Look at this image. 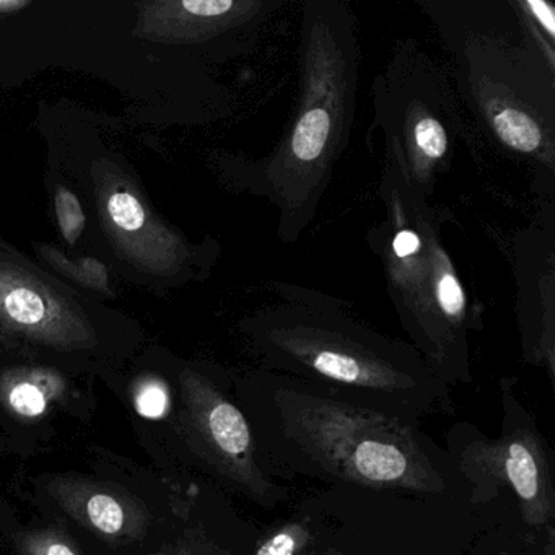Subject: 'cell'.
Returning a JSON list of instances; mask_svg holds the SVG:
<instances>
[{"instance_id": "8fae6325", "label": "cell", "mask_w": 555, "mask_h": 555, "mask_svg": "<svg viewBox=\"0 0 555 555\" xmlns=\"http://www.w3.org/2000/svg\"><path fill=\"white\" fill-rule=\"evenodd\" d=\"M513 272L518 295L516 317L522 352L532 365L554 379V230L552 222L516 236L512 246Z\"/></svg>"}, {"instance_id": "44dd1931", "label": "cell", "mask_w": 555, "mask_h": 555, "mask_svg": "<svg viewBox=\"0 0 555 555\" xmlns=\"http://www.w3.org/2000/svg\"><path fill=\"white\" fill-rule=\"evenodd\" d=\"M27 5L28 2H25V0H0V14H12V12L21 11Z\"/></svg>"}, {"instance_id": "7402d4cb", "label": "cell", "mask_w": 555, "mask_h": 555, "mask_svg": "<svg viewBox=\"0 0 555 555\" xmlns=\"http://www.w3.org/2000/svg\"><path fill=\"white\" fill-rule=\"evenodd\" d=\"M178 555H196V554H193V552L188 551V548H183V551H180V554H178Z\"/></svg>"}, {"instance_id": "3957f363", "label": "cell", "mask_w": 555, "mask_h": 555, "mask_svg": "<svg viewBox=\"0 0 555 555\" xmlns=\"http://www.w3.org/2000/svg\"><path fill=\"white\" fill-rule=\"evenodd\" d=\"M269 291L272 300L242 323L249 350L262 365L391 404L428 409L447 398V383L411 344L366 326L343 301L287 282H275Z\"/></svg>"}, {"instance_id": "5bb4252c", "label": "cell", "mask_w": 555, "mask_h": 555, "mask_svg": "<svg viewBox=\"0 0 555 555\" xmlns=\"http://www.w3.org/2000/svg\"><path fill=\"white\" fill-rule=\"evenodd\" d=\"M66 392V378L48 366H17L0 375V405L21 422L47 417Z\"/></svg>"}, {"instance_id": "603a6c76", "label": "cell", "mask_w": 555, "mask_h": 555, "mask_svg": "<svg viewBox=\"0 0 555 555\" xmlns=\"http://www.w3.org/2000/svg\"><path fill=\"white\" fill-rule=\"evenodd\" d=\"M327 555H339L337 552H327Z\"/></svg>"}, {"instance_id": "52a82bcc", "label": "cell", "mask_w": 555, "mask_h": 555, "mask_svg": "<svg viewBox=\"0 0 555 555\" xmlns=\"http://www.w3.org/2000/svg\"><path fill=\"white\" fill-rule=\"evenodd\" d=\"M515 424H505L495 440H476L461 453V470L473 483L479 500L512 490L526 525L552 528L555 493L544 441L531 424L519 421V411L508 404Z\"/></svg>"}, {"instance_id": "ffe728a7", "label": "cell", "mask_w": 555, "mask_h": 555, "mask_svg": "<svg viewBox=\"0 0 555 555\" xmlns=\"http://www.w3.org/2000/svg\"><path fill=\"white\" fill-rule=\"evenodd\" d=\"M522 11L539 34L555 41V9L545 0H521Z\"/></svg>"}, {"instance_id": "ba28073f", "label": "cell", "mask_w": 555, "mask_h": 555, "mask_svg": "<svg viewBox=\"0 0 555 555\" xmlns=\"http://www.w3.org/2000/svg\"><path fill=\"white\" fill-rule=\"evenodd\" d=\"M0 334L60 350L90 349L96 336L86 313L50 282L0 256Z\"/></svg>"}, {"instance_id": "277c9868", "label": "cell", "mask_w": 555, "mask_h": 555, "mask_svg": "<svg viewBox=\"0 0 555 555\" xmlns=\"http://www.w3.org/2000/svg\"><path fill=\"white\" fill-rule=\"evenodd\" d=\"M383 160L385 217L370 229L366 242L412 347L441 382H467L469 337L482 327V311L469 300L443 243L441 229L451 214L418 193L395 158Z\"/></svg>"}, {"instance_id": "4fadbf2b", "label": "cell", "mask_w": 555, "mask_h": 555, "mask_svg": "<svg viewBox=\"0 0 555 555\" xmlns=\"http://www.w3.org/2000/svg\"><path fill=\"white\" fill-rule=\"evenodd\" d=\"M54 502L74 521L108 542H132L149 528L147 508L121 487L76 477H56L48 486Z\"/></svg>"}, {"instance_id": "9c48e42d", "label": "cell", "mask_w": 555, "mask_h": 555, "mask_svg": "<svg viewBox=\"0 0 555 555\" xmlns=\"http://www.w3.org/2000/svg\"><path fill=\"white\" fill-rule=\"evenodd\" d=\"M180 385L188 425L207 460L249 495L269 500L272 483L256 460L255 440L243 412L194 370L181 372Z\"/></svg>"}, {"instance_id": "d6986e66", "label": "cell", "mask_w": 555, "mask_h": 555, "mask_svg": "<svg viewBox=\"0 0 555 555\" xmlns=\"http://www.w3.org/2000/svg\"><path fill=\"white\" fill-rule=\"evenodd\" d=\"M310 539L307 526L292 522L259 545L256 555H297Z\"/></svg>"}, {"instance_id": "5b68a950", "label": "cell", "mask_w": 555, "mask_h": 555, "mask_svg": "<svg viewBox=\"0 0 555 555\" xmlns=\"http://www.w3.org/2000/svg\"><path fill=\"white\" fill-rule=\"evenodd\" d=\"M272 402L285 437L337 479L375 490H443L418 438L395 415L291 386H278Z\"/></svg>"}, {"instance_id": "30bf717a", "label": "cell", "mask_w": 555, "mask_h": 555, "mask_svg": "<svg viewBox=\"0 0 555 555\" xmlns=\"http://www.w3.org/2000/svg\"><path fill=\"white\" fill-rule=\"evenodd\" d=\"M281 0H158L139 5L135 35L155 43H212L220 38L256 44Z\"/></svg>"}, {"instance_id": "6da1fadb", "label": "cell", "mask_w": 555, "mask_h": 555, "mask_svg": "<svg viewBox=\"0 0 555 555\" xmlns=\"http://www.w3.org/2000/svg\"><path fill=\"white\" fill-rule=\"evenodd\" d=\"M300 95L271 152L232 158L230 183L278 214V235L295 243L313 225L349 147L360 80L359 27L344 0H305L298 44Z\"/></svg>"}, {"instance_id": "8992f818", "label": "cell", "mask_w": 555, "mask_h": 555, "mask_svg": "<svg viewBox=\"0 0 555 555\" xmlns=\"http://www.w3.org/2000/svg\"><path fill=\"white\" fill-rule=\"evenodd\" d=\"M372 108L370 135H382L385 155L431 201L464 138L453 79L415 38H405L373 80Z\"/></svg>"}, {"instance_id": "9a60e30c", "label": "cell", "mask_w": 555, "mask_h": 555, "mask_svg": "<svg viewBox=\"0 0 555 555\" xmlns=\"http://www.w3.org/2000/svg\"><path fill=\"white\" fill-rule=\"evenodd\" d=\"M38 251L44 256L48 262L57 271L63 272L67 278L73 279L77 284L87 288H95V291L108 292V271L102 262L96 259H80V262H73L70 259L64 258L57 249L50 246H41Z\"/></svg>"}, {"instance_id": "2e32d148", "label": "cell", "mask_w": 555, "mask_h": 555, "mask_svg": "<svg viewBox=\"0 0 555 555\" xmlns=\"http://www.w3.org/2000/svg\"><path fill=\"white\" fill-rule=\"evenodd\" d=\"M132 405L141 417L160 421L171 408L170 389L157 376H142L132 386Z\"/></svg>"}, {"instance_id": "e0dca14e", "label": "cell", "mask_w": 555, "mask_h": 555, "mask_svg": "<svg viewBox=\"0 0 555 555\" xmlns=\"http://www.w3.org/2000/svg\"><path fill=\"white\" fill-rule=\"evenodd\" d=\"M21 555H80L73 539L56 528L35 529L18 538Z\"/></svg>"}, {"instance_id": "ac0fdd59", "label": "cell", "mask_w": 555, "mask_h": 555, "mask_svg": "<svg viewBox=\"0 0 555 555\" xmlns=\"http://www.w3.org/2000/svg\"><path fill=\"white\" fill-rule=\"evenodd\" d=\"M56 206L57 222H60L61 232L64 240L69 245H76L77 240L82 236L86 229V216H83L82 206L76 194L70 193L66 188H60L54 199Z\"/></svg>"}, {"instance_id": "7a4b0ae2", "label": "cell", "mask_w": 555, "mask_h": 555, "mask_svg": "<svg viewBox=\"0 0 555 555\" xmlns=\"http://www.w3.org/2000/svg\"><path fill=\"white\" fill-rule=\"evenodd\" d=\"M454 64V87L503 147L554 171L555 41L521 0L421 2Z\"/></svg>"}, {"instance_id": "7c38bea8", "label": "cell", "mask_w": 555, "mask_h": 555, "mask_svg": "<svg viewBox=\"0 0 555 555\" xmlns=\"http://www.w3.org/2000/svg\"><path fill=\"white\" fill-rule=\"evenodd\" d=\"M99 201L106 233L132 264L158 275H178L190 266L186 242L160 222L125 183L105 175L99 181Z\"/></svg>"}, {"instance_id": "cb8c5ba5", "label": "cell", "mask_w": 555, "mask_h": 555, "mask_svg": "<svg viewBox=\"0 0 555 555\" xmlns=\"http://www.w3.org/2000/svg\"><path fill=\"white\" fill-rule=\"evenodd\" d=\"M502 555H506V554H502Z\"/></svg>"}]
</instances>
